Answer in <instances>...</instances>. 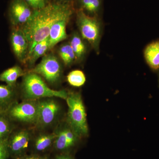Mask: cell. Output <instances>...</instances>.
<instances>
[{
	"mask_svg": "<svg viewBox=\"0 0 159 159\" xmlns=\"http://www.w3.org/2000/svg\"><path fill=\"white\" fill-rule=\"evenodd\" d=\"M74 3L58 4L51 2L44 8L34 10L29 20L20 27L29 43V54L37 44L48 37L54 23L69 15L75 14Z\"/></svg>",
	"mask_w": 159,
	"mask_h": 159,
	"instance_id": "obj_1",
	"label": "cell"
},
{
	"mask_svg": "<svg viewBox=\"0 0 159 159\" xmlns=\"http://www.w3.org/2000/svg\"><path fill=\"white\" fill-rule=\"evenodd\" d=\"M20 93L23 100H38L50 97L66 100L68 95V91L66 90H56L50 88L41 77L30 71L23 77Z\"/></svg>",
	"mask_w": 159,
	"mask_h": 159,
	"instance_id": "obj_2",
	"label": "cell"
},
{
	"mask_svg": "<svg viewBox=\"0 0 159 159\" xmlns=\"http://www.w3.org/2000/svg\"><path fill=\"white\" fill-rule=\"evenodd\" d=\"M68 111L66 120L80 139L89 136V129L85 106L80 93L68 91L66 99Z\"/></svg>",
	"mask_w": 159,
	"mask_h": 159,
	"instance_id": "obj_3",
	"label": "cell"
},
{
	"mask_svg": "<svg viewBox=\"0 0 159 159\" xmlns=\"http://www.w3.org/2000/svg\"><path fill=\"white\" fill-rule=\"evenodd\" d=\"M75 15L80 34L96 53L99 54L103 29L101 17L89 16L81 10H76Z\"/></svg>",
	"mask_w": 159,
	"mask_h": 159,
	"instance_id": "obj_4",
	"label": "cell"
},
{
	"mask_svg": "<svg viewBox=\"0 0 159 159\" xmlns=\"http://www.w3.org/2000/svg\"><path fill=\"white\" fill-rule=\"evenodd\" d=\"M54 97L39 99V110L34 128L38 131H43L51 128L53 129L62 120V107Z\"/></svg>",
	"mask_w": 159,
	"mask_h": 159,
	"instance_id": "obj_5",
	"label": "cell"
},
{
	"mask_svg": "<svg viewBox=\"0 0 159 159\" xmlns=\"http://www.w3.org/2000/svg\"><path fill=\"white\" fill-rule=\"evenodd\" d=\"M39 110V99L23 100L11 106L5 114L13 123L32 125L37 122Z\"/></svg>",
	"mask_w": 159,
	"mask_h": 159,
	"instance_id": "obj_6",
	"label": "cell"
},
{
	"mask_svg": "<svg viewBox=\"0 0 159 159\" xmlns=\"http://www.w3.org/2000/svg\"><path fill=\"white\" fill-rule=\"evenodd\" d=\"M29 71L38 74L52 85L59 83L62 79V65L52 53L43 56L40 62Z\"/></svg>",
	"mask_w": 159,
	"mask_h": 159,
	"instance_id": "obj_7",
	"label": "cell"
},
{
	"mask_svg": "<svg viewBox=\"0 0 159 159\" xmlns=\"http://www.w3.org/2000/svg\"><path fill=\"white\" fill-rule=\"evenodd\" d=\"M53 131L55 135L53 147L55 150L63 153H67L81 139L69 125L65 118L57 123Z\"/></svg>",
	"mask_w": 159,
	"mask_h": 159,
	"instance_id": "obj_8",
	"label": "cell"
},
{
	"mask_svg": "<svg viewBox=\"0 0 159 159\" xmlns=\"http://www.w3.org/2000/svg\"><path fill=\"white\" fill-rule=\"evenodd\" d=\"M33 136V131L30 129H14L7 141L9 154L17 157L24 155Z\"/></svg>",
	"mask_w": 159,
	"mask_h": 159,
	"instance_id": "obj_9",
	"label": "cell"
},
{
	"mask_svg": "<svg viewBox=\"0 0 159 159\" xmlns=\"http://www.w3.org/2000/svg\"><path fill=\"white\" fill-rule=\"evenodd\" d=\"M34 10L25 0H11L8 9L9 21L13 27H20L31 18Z\"/></svg>",
	"mask_w": 159,
	"mask_h": 159,
	"instance_id": "obj_10",
	"label": "cell"
},
{
	"mask_svg": "<svg viewBox=\"0 0 159 159\" xmlns=\"http://www.w3.org/2000/svg\"><path fill=\"white\" fill-rule=\"evenodd\" d=\"M10 44L14 55L23 64H26L29 54V43L20 27H13L10 37Z\"/></svg>",
	"mask_w": 159,
	"mask_h": 159,
	"instance_id": "obj_11",
	"label": "cell"
},
{
	"mask_svg": "<svg viewBox=\"0 0 159 159\" xmlns=\"http://www.w3.org/2000/svg\"><path fill=\"white\" fill-rule=\"evenodd\" d=\"M73 15H69L54 23L51 27L48 36L49 50H51L58 43L67 39V25Z\"/></svg>",
	"mask_w": 159,
	"mask_h": 159,
	"instance_id": "obj_12",
	"label": "cell"
},
{
	"mask_svg": "<svg viewBox=\"0 0 159 159\" xmlns=\"http://www.w3.org/2000/svg\"><path fill=\"white\" fill-rule=\"evenodd\" d=\"M86 42L79 32L74 31L71 34L69 43L75 54L76 62L81 63L85 59L88 51Z\"/></svg>",
	"mask_w": 159,
	"mask_h": 159,
	"instance_id": "obj_13",
	"label": "cell"
},
{
	"mask_svg": "<svg viewBox=\"0 0 159 159\" xmlns=\"http://www.w3.org/2000/svg\"><path fill=\"white\" fill-rule=\"evenodd\" d=\"M17 95L16 87L0 85V113L5 114L17 102Z\"/></svg>",
	"mask_w": 159,
	"mask_h": 159,
	"instance_id": "obj_14",
	"label": "cell"
},
{
	"mask_svg": "<svg viewBox=\"0 0 159 159\" xmlns=\"http://www.w3.org/2000/svg\"><path fill=\"white\" fill-rule=\"evenodd\" d=\"M75 10H81L89 16L101 17L103 0H74Z\"/></svg>",
	"mask_w": 159,
	"mask_h": 159,
	"instance_id": "obj_15",
	"label": "cell"
},
{
	"mask_svg": "<svg viewBox=\"0 0 159 159\" xmlns=\"http://www.w3.org/2000/svg\"><path fill=\"white\" fill-rule=\"evenodd\" d=\"M145 61L153 71H159V40L149 43L144 51Z\"/></svg>",
	"mask_w": 159,
	"mask_h": 159,
	"instance_id": "obj_16",
	"label": "cell"
},
{
	"mask_svg": "<svg viewBox=\"0 0 159 159\" xmlns=\"http://www.w3.org/2000/svg\"><path fill=\"white\" fill-rule=\"evenodd\" d=\"M55 135L54 132H47L45 131H39L38 134L34 136L33 134V146L34 150L38 152L48 150L54 145Z\"/></svg>",
	"mask_w": 159,
	"mask_h": 159,
	"instance_id": "obj_17",
	"label": "cell"
},
{
	"mask_svg": "<svg viewBox=\"0 0 159 159\" xmlns=\"http://www.w3.org/2000/svg\"><path fill=\"white\" fill-rule=\"evenodd\" d=\"M48 37L37 44L29 53L27 58L26 65L29 68H33L37 60L44 56L49 51Z\"/></svg>",
	"mask_w": 159,
	"mask_h": 159,
	"instance_id": "obj_18",
	"label": "cell"
},
{
	"mask_svg": "<svg viewBox=\"0 0 159 159\" xmlns=\"http://www.w3.org/2000/svg\"><path fill=\"white\" fill-rule=\"evenodd\" d=\"M25 73L20 66H15L0 74V81L6 83L7 85L16 87L17 79L23 77Z\"/></svg>",
	"mask_w": 159,
	"mask_h": 159,
	"instance_id": "obj_19",
	"label": "cell"
},
{
	"mask_svg": "<svg viewBox=\"0 0 159 159\" xmlns=\"http://www.w3.org/2000/svg\"><path fill=\"white\" fill-rule=\"evenodd\" d=\"M58 54L63 64L67 67H70L76 62L75 54L69 42L60 46Z\"/></svg>",
	"mask_w": 159,
	"mask_h": 159,
	"instance_id": "obj_20",
	"label": "cell"
},
{
	"mask_svg": "<svg viewBox=\"0 0 159 159\" xmlns=\"http://www.w3.org/2000/svg\"><path fill=\"white\" fill-rule=\"evenodd\" d=\"M14 129V123L6 114L0 113V141L8 140Z\"/></svg>",
	"mask_w": 159,
	"mask_h": 159,
	"instance_id": "obj_21",
	"label": "cell"
},
{
	"mask_svg": "<svg viewBox=\"0 0 159 159\" xmlns=\"http://www.w3.org/2000/svg\"><path fill=\"white\" fill-rule=\"evenodd\" d=\"M85 74L80 70L71 71L67 76V80L70 85L75 87H80L86 82Z\"/></svg>",
	"mask_w": 159,
	"mask_h": 159,
	"instance_id": "obj_22",
	"label": "cell"
},
{
	"mask_svg": "<svg viewBox=\"0 0 159 159\" xmlns=\"http://www.w3.org/2000/svg\"><path fill=\"white\" fill-rule=\"evenodd\" d=\"M33 10L42 9L51 2V0H25Z\"/></svg>",
	"mask_w": 159,
	"mask_h": 159,
	"instance_id": "obj_23",
	"label": "cell"
},
{
	"mask_svg": "<svg viewBox=\"0 0 159 159\" xmlns=\"http://www.w3.org/2000/svg\"><path fill=\"white\" fill-rule=\"evenodd\" d=\"M7 141H0V159H7L9 155Z\"/></svg>",
	"mask_w": 159,
	"mask_h": 159,
	"instance_id": "obj_24",
	"label": "cell"
},
{
	"mask_svg": "<svg viewBox=\"0 0 159 159\" xmlns=\"http://www.w3.org/2000/svg\"><path fill=\"white\" fill-rule=\"evenodd\" d=\"M16 159H48L47 157L41 156L38 155H24L17 157Z\"/></svg>",
	"mask_w": 159,
	"mask_h": 159,
	"instance_id": "obj_25",
	"label": "cell"
},
{
	"mask_svg": "<svg viewBox=\"0 0 159 159\" xmlns=\"http://www.w3.org/2000/svg\"><path fill=\"white\" fill-rule=\"evenodd\" d=\"M55 159H74L70 155L67 153L60 154L56 156Z\"/></svg>",
	"mask_w": 159,
	"mask_h": 159,
	"instance_id": "obj_26",
	"label": "cell"
},
{
	"mask_svg": "<svg viewBox=\"0 0 159 159\" xmlns=\"http://www.w3.org/2000/svg\"><path fill=\"white\" fill-rule=\"evenodd\" d=\"M51 2L58 4H69L74 3V0H52Z\"/></svg>",
	"mask_w": 159,
	"mask_h": 159,
	"instance_id": "obj_27",
	"label": "cell"
},
{
	"mask_svg": "<svg viewBox=\"0 0 159 159\" xmlns=\"http://www.w3.org/2000/svg\"><path fill=\"white\" fill-rule=\"evenodd\" d=\"M158 83H159V71H158Z\"/></svg>",
	"mask_w": 159,
	"mask_h": 159,
	"instance_id": "obj_28",
	"label": "cell"
}]
</instances>
